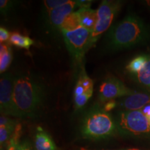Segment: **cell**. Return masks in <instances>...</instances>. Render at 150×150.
I'll use <instances>...</instances> for the list:
<instances>
[{
    "label": "cell",
    "instance_id": "obj_1",
    "mask_svg": "<svg viewBox=\"0 0 150 150\" xmlns=\"http://www.w3.org/2000/svg\"><path fill=\"white\" fill-rule=\"evenodd\" d=\"M45 87L31 74L14 76V117H33L40 111L45 100Z\"/></svg>",
    "mask_w": 150,
    "mask_h": 150
},
{
    "label": "cell",
    "instance_id": "obj_2",
    "mask_svg": "<svg viewBox=\"0 0 150 150\" xmlns=\"http://www.w3.org/2000/svg\"><path fill=\"white\" fill-rule=\"evenodd\" d=\"M149 36V31L140 18L129 15L114 26L107 35L108 48L120 50L131 47L144 42Z\"/></svg>",
    "mask_w": 150,
    "mask_h": 150
},
{
    "label": "cell",
    "instance_id": "obj_3",
    "mask_svg": "<svg viewBox=\"0 0 150 150\" xmlns=\"http://www.w3.org/2000/svg\"><path fill=\"white\" fill-rule=\"evenodd\" d=\"M117 131L115 120L97 105L86 112L81 125V133L86 139H105L113 136Z\"/></svg>",
    "mask_w": 150,
    "mask_h": 150
},
{
    "label": "cell",
    "instance_id": "obj_4",
    "mask_svg": "<svg viewBox=\"0 0 150 150\" xmlns=\"http://www.w3.org/2000/svg\"><path fill=\"white\" fill-rule=\"evenodd\" d=\"M65 45L72 56L75 68L83 67L84 55L88 52V45L91 37V30L81 26L72 31L61 30Z\"/></svg>",
    "mask_w": 150,
    "mask_h": 150
},
{
    "label": "cell",
    "instance_id": "obj_5",
    "mask_svg": "<svg viewBox=\"0 0 150 150\" xmlns=\"http://www.w3.org/2000/svg\"><path fill=\"white\" fill-rule=\"evenodd\" d=\"M117 131L131 136H142L150 133V122L142 110H124L116 119Z\"/></svg>",
    "mask_w": 150,
    "mask_h": 150
},
{
    "label": "cell",
    "instance_id": "obj_6",
    "mask_svg": "<svg viewBox=\"0 0 150 150\" xmlns=\"http://www.w3.org/2000/svg\"><path fill=\"white\" fill-rule=\"evenodd\" d=\"M121 1H119L104 0L101 3L97 10L98 19L96 25L91 32L88 45V51L97 42L102 33L110 27L121 8Z\"/></svg>",
    "mask_w": 150,
    "mask_h": 150
},
{
    "label": "cell",
    "instance_id": "obj_7",
    "mask_svg": "<svg viewBox=\"0 0 150 150\" xmlns=\"http://www.w3.org/2000/svg\"><path fill=\"white\" fill-rule=\"evenodd\" d=\"M121 81L112 76L108 77L99 87V98L102 102H108L117 97L129 96L134 93Z\"/></svg>",
    "mask_w": 150,
    "mask_h": 150
},
{
    "label": "cell",
    "instance_id": "obj_8",
    "mask_svg": "<svg viewBox=\"0 0 150 150\" xmlns=\"http://www.w3.org/2000/svg\"><path fill=\"white\" fill-rule=\"evenodd\" d=\"M14 76L4 74L0 79V110L4 115L14 116L13 104Z\"/></svg>",
    "mask_w": 150,
    "mask_h": 150
},
{
    "label": "cell",
    "instance_id": "obj_9",
    "mask_svg": "<svg viewBox=\"0 0 150 150\" xmlns=\"http://www.w3.org/2000/svg\"><path fill=\"white\" fill-rule=\"evenodd\" d=\"M76 6H78L77 1H68L65 4L49 11V20L52 27L61 30L65 19L74 12Z\"/></svg>",
    "mask_w": 150,
    "mask_h": 150
},
{
    "label": "cell",
    "instance_id": "obj_10",
    "mask_svg": "<svg viewBox=\"0 0 150 150\" xmlns=\"http://www.w3.org/2000/svg\"><path fill=\"white\" fill-rule=\"evenodd\" d=\"M150 104V95L134 93L129 95L120 102L121 106L126 110H138Z\"/></svg>",
    "mask_w": 150,
    "mask_h": 150
},
{
    "label": "cell",
    "instance_id": "obj_11",
    "mask_svg": "<svg viewBox=\"0 0 150 150\" xmlns=\"http://www.w3.org/2000/svg\"><path fill=\"white\" fill-rule=\"evenodd\" d=\"M80 25L86 29L93 30L96 25L97 19V11L91 8H81L76 11Z\"/></svg>",
    "mask_w": 150,
    "mask_h": 150
},
{
    "label": "cell",
    "instance_id": "obj_12",
    "mask_svg": "<svg viewBox=\"0 0 150 150\" xmlns=\"http://www.w3.org/2000/svg\"><path fill=\"white\" fill-rule=\"evenodd\" d=\"M35 150H58L54 140L47 132L38 127L35 138Z\"/></svg>",
    "mask_w": 150,
    "mask_h": 150
},
{
    "label": "cell",
    "instance_id": "obj_13",
    "mask_svg": "<svg viewBox=\"0 0 150 150\" xmlns=\"http://www.w3.org/2000/svg\"><path fill=\"white\" fill-rule=\"evenodd\" d=\"M91 88H93V81L86 74L85 69L83 66L81 67L77 82L75 86L74 97L81 95Z\"/></svg>",
    "mask_w": 150,
    "mask_h": 150
},
{
    "label": "cell",
    "instance_id": "obj_14",
    "mask_svg": "<svg viewBox=\"0 0 150 150\" xmlns=\"http://www.w3.org/2000/svg\"><path fill=\"white\" fill-rule=\"evenodd\" d=\"M12 51L6 43L0 45V72L2 74L10 66L12 61Z\"/></svg>",
    "mask_w": 150,
    "mask_h": 150
},
{
    "label": "cell",
    "instance_id": "obj_15",
    "mask_svg": "<svg viewBox=\"0 0 150 150\" xmlns=\"http://www.w3.org/2000/svg\"><path fill=\"white\" fill-rule=\"evenodd\" d=\"M9 42L19 48L29 50L31 45L34 44V41L29 37L25 36L17 32L11 33Z\"/></svg>",
    "mask_w": 150,
    "mask_h": 150
},
{
    "label": "cell",
    "instance_id": "obj_16",
    "mask_svg": "<svg viewBox=\"0 0 150 150\" xmlns=\"http://www.w3.org/2000/svg\"><path fill=\"white\" fill-rule=\"evenodd\" d=\"M137 78L142 85L150 89V54L147 55L145 65L137 74Z\"/></svg>",
    "mask_w": 150,
    "mask_h": 150
},
{
    "label": "cell",
    "instance_id": "obj_17",
    "mask_svg": "<svg viewBox=\"0 0 150 150\" xmlns=\"http://www.w3.org/2000/svg\"><path fill=\"white\" fill-rule=\"evenodd\" d=\"M16 126L7 127L4 126V125H0V147H1V150H2L5 146L7 147V145H8L9 140H10L11 136L13 134Z\"/></svg>",
    "mask_w": 150,
    "mask_h": 150
},
{
    "label": "cell",
    "instance_id": "obj_18",
    "mask_svg": "<svg viewBox=\"0 0 150 150\" xmlns=\"http://www.w3.org/2000/svg\"><path fill=\"white\" fill-rule=\"evenodd\" d=\"M146 60H147V55H140L137 56L127 65V70L131 73L137 74L143 67Z\"/></svg>",
    "mask_w": 150,
    "mask_h": 150
},
{
    "label": "cell",
    "instance_id": "obj_19",
    "mask_svg": "<svg viewBox=\"0 0 150 150\" xmlns=\"http://www.w3.org/2000/svg\"><path fill=\"white\" fill-rule=\"evenodd\" d=\"M80 26L77 14H76V11H74L72 13H71L65 19L61 30L64 29L67 30V31H72V30L76 29V28L79 27Z\"/></svg>",
    "mask_w": 150,
    "mask_h": 150
},
{
    "label": "cell",
    "instance_id": "obj_20",
    "mask_svg": "<svg viewBox=\"0 0 150 150\" xmlns=\"http://www.w3.org/2000/svg\"><path fill=\"white\" fill-rule=\"evenodd\" d=\"M22 125L18 123L10 140H9L6 150H16L17 147L20 143V138L22 135Z\"/></svg>",
    "mask_w": 150,
    "mask_h": 150
},
{
    "label": "cell",
    "instance_id": "obj_21",
    "mask_svg": "<svg viewBox=\"0 0 150 150\" xmlns=\"http://www.w3.org/2000/svg\"><path fill=\"white\" fill-rule=\"evenodd\" d=\"M93 88H91L86 91L85 93L79 95V96L74 97V107L76 110L80 109L86 104V102L89 100L93 95Z\"/></svg>",
    "mask_w": 150,
    "mask_h": 150
},
{
    "label": "cell",
    "instance_id": "obj_22",
    "mask_svg": "<svg viewBox=\"0 0 150 150\" xmlns=\"http://www.w3.org/2000/svg\"><path fill=\"white\" fill-rule=\"evenodd\" d=\"M69 0H48L44 1V5L47 12L66 4Z\"/></svg>",
    "mask_w": 150,
    "mask_h": 150
},
{
    "label": "cell",
    "instance_id": "obj_23",
    "mask_svg": "<svg viewBox=\"0 0 150 150\" xmlns=\"http://www.w3.org/2000/svg\"><path fill=\"white\" fill-rule=\"evenodd\" d=\"M11 37V33L8 32L7 29L2 27H0V42L1 43H5L9 41Z\"/></svg>",
    "mask_w": 150,
    "mask_h": 150
},
{
    "label": "cell",
    "instance_id": "obj_24",
    "mask_svg": "<svg viewBox=\"0 0 150 150\" xmlns=\"http://www.w3.org/2000/svg\"><path fill=\"white\" fill-rule=\"evenodd\" d=\"M12 3L10 1L7 0H1L0 1V8H1V13H5L11 8Z\"/></svg>",
    "mask_w": 150,
    "mask_h": 150
},
{
    "label": "cell",
    "instance_id": "obj_25",
    "mask_svg": "<svg viewBox=\"0 0 150 150\" xmlns=\"http://www.w3.org/2000/svg\"><path fill=\"white\" fill-rule=\"evenodd\" d=\"M116 106H117V102L112 99V100L108 101V102H107L106 104H105L104 109V110H106V112H108L110 111V110L113 109L114 108H115Z\"/></svg>",
    "mask_w": 150,
    "mask_h": 150
},
{
    "label": "cell",
    "instance_id": "obj_26",
    "mask_svg": "<svg viewBox=\"0 0 150 150\" xmlns=\"http://www.w3.org/2000/svg\"><path fill=\"white\" fill-rule=\"evenodd\" d=\"M16 150H31V148L27 142H22L19 143Z\"/></svg>",
    "mask_w": 150,
    "mask_h": 150
},
{
    "label": "cell",
    "instance_id": "obj_27",
    "mask_svg": "<svg viewBox=\"0 0 150 150\" xmlns=\"http://www.w3.org/2000/svg\"><path fill=\"white\" fill-rule=\"evenodd\" d=\"M147 117H148V120H149V122H150V114L147 116Z\"/></svg>",
    "mask_w": 150,
    "mask_h": 150
},
{
    "label": "cell",
    "instance_id": "obj_28",
    "mask_svg": "<svg viewBox=\"0 0 150 150\" xmlns=\"http://www.w3.org/2000/svg\"><path fill=\"white\" fill-rule=\"evenodd\" d=\"M127 150H139V149H127Z\"/></svg>",
    "mask_w": 150,
    "mask_h": 150
},
{
    "label": "cell",
    "instance_id": "obj_29",
    "mask_svg": "<svg viewBox=\"0 0 150 150\" xmlns=\"http://www.w3.org/2000/svg\"><path fill=\"white\" fill-rule=\"evenodd\" d=\"M80 150H88V149H84V148H81Z\"/></svg>",
    "mask_w": 150,
    "mask_h": 150
}]
</instances>
